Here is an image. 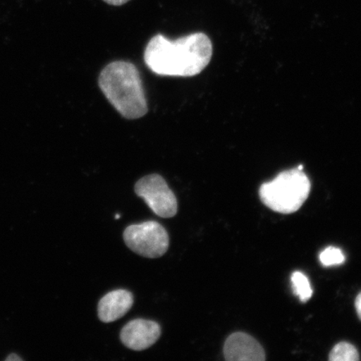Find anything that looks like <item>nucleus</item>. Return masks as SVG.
I'll return each instance as SVG.
<instances>
[{
	"instance_id": "1",
	"label": "nucleus",
	"mask_w": 361,
	"mask_h": 361,
	"mask_svg": "<svg viewBox=\"0 0 361 361\" xmlns=\"http://www.w3.org/2000/svg\"><path fill=\"white\" fill-rule=\"evenodd\" d=\"M212 56L213 44L205 34H192L176 40L157 35L147 45L144 61L157 75L192 78L205 69Z\"/></svg>"
},
{
	"instance_id": "2",
	"label": "nucleus",
	"mask_w": 361,
	"mask_h": 361,
	"mask_svg": "<svg viewBox=\"0 0 361 361\" xmlns=\"http://www.w3.org/2000/svg\"><path fill=\"white\" fill-rule=\"evenodd\" d=\"M99 87L113 107L126 119L141 118L148 111L141 75L133 63H110L99 76Z\"/></svg>"
},
{
	"instance_id": "3",
	"label": "nucleus",
	"mask_w": 361,
	"mask_h": 361,
	"mask_svg": "<svg viewBox=\"0 0 361 361\" xmlns=\"http://www.w3.org/2000/svg\"><path fill=\"white\" fill-rule=\"evenodd\" d=\"M311 184L303 171L291 169L262 185L261 201L277 213L288 214L299 210L309 197Z\"/></svg>"
},
{
	"instance_id": "4",
	"label": "nucleus",
	"mask_w": 361,
	"mask_h": 361,
	"mask_svg": "<svg viewBox=\"0 0 361 361\" xmlns=\"http://www.w3.org/2000/svg\"><path fill=\"white\" fill-rule=\"evenodd\" d=\"M123 238L130 250L145 258H160L169 250V233L155 221L129 226L124 231Z\"/></svg>"
},
{
	"instance_id": "5",
	"label": "nucleus",
	"mask_w": 361,
	"mask_h": 361,
	"mask_svg": "<svg viewBox=\"0 0 361 361\" xmlns=\"http://www.w3.org/2000/svg\"><path fill=\"white\" fill-rule=\"evenodd\" d=\"M135 192L161 218L170 219L177 214V198L161 176L151 174L140 179L135 185Z\"/></svg>"
},
{
	"instance_id": "6",
	"label": "nucleus",
	"mask_w": 361,
	"mask_h": 361,
	"mask_svg": "<svg viewBox=\"0 0 361 361\" xmlns=\"http://www.w3.org/2000/svg\"><path fill=\"white\" fill-rule=\"evenodd\" d=\"M161 327L152 320L137 319L132 320L121 329V341L128 348L144 350L155 344L161 336Z\"/></svg>"
},
{
	"instance_id": "7",
	"label": "nucleus",
	"mask_w": 361,
	"mask_h": 361,
	"mask_svg": "<svg viewBox=\"0 0 361 361\" xmlns=\"http://www.w3.org/2000/svg\"><path fill=\"white\" fill-rule=\"evenodd\" d=\"M226 360L264 361L265 352L258 341L245 333L232 334L226 341L224 348Z\"/></svg>"
},
{
	"instance_id": "8",
	"label": "nucleus",
	"mask_w": 361,
	"mask_h": 361,
	"mask_svg": "<svg viewBox=\"0 0 361 361\" xmlns=\"http://www.w3.org/2000/svg\"><path fill=\"white\" fill-rule=\"evenodd\" d=\"M134 303L133 293L125 290L108 293L99 302L98 316L104 323L119 319L128 312Z\"/></svg>"
},
{
	"instance_id": "9",
	"label": "nucleus",
	"mask_w": 361,
	"mask_h": 361,
	"mask_svg": "<svg viewBox=\"0 0 361 361\" xmlns=\"http://www.w3.org/2000/svg\"><path fill=\"white\" fill-rule=\"evenodd\" d=\"M291 282L295 295L300 298L301 302L308 301L313 295L309 279L303 273L296 271L291 276Z\"/></svg>"
},
{
	"instance_id": "10",
	"label": "nucleus",
	"mask_w": 361,
	"mask_h": 361,
	"mask_svg": "<svg viewBox=\"0 0 361 361\" xmlns=\"http://www.w3.org/2000/svg\"><path fill=\"white\" fill-rule=\"evenodd\" d=\"M329 360L331 361H358L360 355L353 345L347 342L338 343L332 349Z\"/></svg>"
},
{
	"instance_id": "11",
	"label": "nucleus",
	"mask_w": 361,
	"mask_h": 361,
	"mask_svg": "<svg viewBox=\"0 0 361 361\" xmlns=\"http://www.w3.org/2000/svg\"><path fill=\"white\" fill-rule=\"evenodd\" d=\"M320 263L324 267L341 265L345 261L344 252L340 248L336 247H328L319 255Z\"/></svg>"
},
{
	"instance_id": "12",
	"label": "nucleus",
	"mask_w": 361,
	"mask_h": 361,
	"mask_svg": "<svg viewBox=\"0 0 361 361\" xmlns=\"http://www.w3.org/2000/svg\"><path fill=\"white\" fill-rule=\"evenodd\" d=\"M103 1L108 4H111V6H121L129 2L130 0H103Z\"/></svg>"
},
{
	"instance_id": "13",
	"label": "nucleus",
	"mask_w": 361,
	"mask_h": 361,
	"mask_svg": "<svg viewBox=\"0 0 361 361\" xmlns=\"http://www.w3.org/2000/svg\"><path fill=\"white\" fill-rule=\"evenodd\" d=\"M355 309L356 312H357L359 318L361 320V292L359 293L358 296L356 297Z\"/></svg>"
},
{
	"instance_id": "14",
	"label": "nucleus",
	"mask_w": 361,
	"mask_h": 361,
	"mask_svg": "<svg viewBox=\"0 0 361 361\" xmlns=\"http://www.w3.org/2000/svg\"><path fill=\"white\" fill-rule=\"evenodd\" d=\"M21 360L22 359L20 357H19V356H18L16 354H11L10 356H8V358H6V360Z\"/></svg>"
}]
</instances>
